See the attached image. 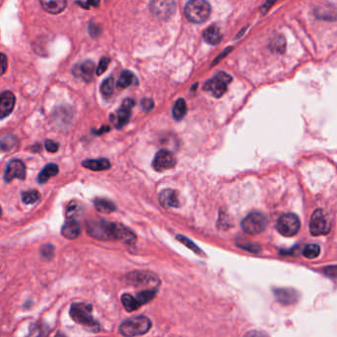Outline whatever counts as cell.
Here are the masks:
<instances>
[{"instance_id": "7bdbcfd3", "label": "cell", "mask_w": 337, "mask_h": 337, "mask_svg": "<svg viewBox=\"0 0 337 337\" xmlns=\"http://www.w3.org/2000/svg\"><path fill=\"white\" fill-rule=\"evenodd\" d=\"M230 51H231V48H230V49H229V50H228V51H225V52H224V53H223V54H221V56H217V58H216V61H215V62H214V65H216V62H217V61H221V60H222V58H223V57H224V56H225V54H229V52H230Z\"/></svg>"}, {"instance_id": "ee69618b", "label": "cell", "mask_w": 337, "mask_h": 337, "mask_svg": "<svg viewBox=\"0 0 337 337\" xmlns=\"http://www.w3.org/2000/svg\"><path fill=\"white\" fill-rule=\"evenodd\" d=\"M54 337H67L65 334H63V333H61V332H57L55 335H54Z\"/></svg>"}, {"instance_id": "6da1fadb", "label": "cell", "mask_w": 337, "mask_h": 337, "mask_svg": "<svg viewBox=\"0 0 337 337\" xmlns=\"http://www.w3.org/2000/svg\"><path fill=\"white\" fill-rule=\"evenodd\" d=\"M87 232L92 237L101 241H120L133 244L135 233L125 226L117 223H110L105 220H94L87 223Z\"/></svg>"}, {"instance_id": "8992f818", "label": "cell", "mask_w": 337, "mask_h": 337, "mask_svg": "<svg viewBox=\"0 0 337 337\" xmlns=\"http://www.w3.org/2000/svg\"><path fill=\"white\" fill-rule=\"evenodd\" d=\"M267 227V219L261 213L253 212L245 216L242 222V228L248 234H258Z\"/></svg>"}, {"instance_id": "277c9868", "label": "cell", "mask_w": 337, "mask_h": 337, "mask_svg": "<svg viewBox=\"0 0 337 337\" xmlns=\"http://www.w3.org/2000/svg\"><path fill=\"white\" fill-rule=\"evenodd\" d=\"M151 327V322L147 316H135L120 325V332L126 337H134L147 333Z\"/></svg>"}, {"instance_id": "e575fe53", "label": "cell", "mask_w": 337, "mask_h": 337, "mask_svg": "<svg viewBox=\"0 0 337 337\" xmlns=\"http://www.w3.org/2000/svg\"><path fill=\"white\" fill-rule=\"evenodd\" d=\"M54 247L51 244H46L41 249L42 255L46 257V258H50V257L53 256L54 255Z\"/></svg>"}, {"instance_id": "5bb4252c", "label": "cell", "mask_w": 337, "mask_h": 337, "mask_svg": "<svg viewBox=\"0 0 337 337\" xmlns=\"http://www.w3.org/2000/svg\"><path fill=\"white\" fill-rule=\"evenodd\" d=\"M16 98L11 91H3L0 93V120L9 116L15 106Z\"/></svg>"}, {"instance_id": "4fadbf2b", "label": "cell", "mask_w": 337, "mask_h": 337, "mask_svg": "<svg viewBox=\"0 0 337 337\" xmlns=\"http://www.w3.org/2000/svg\"><path fill=\"white\" fill-rule=\"evenodd\" d=\"M175 5L174 1H152L150 3V9L157 17L166 19L175 12Z\"/></svg>"}, {"instance_id": "d4e9b609", "label": "cell", "mask_w": 337, "mask_h": 337, "mask_svg": "<svg viewBox=\"0 0 337 337\" xmlns=\"http://www.w3.org/2000/svg\"><path fill=\"white\" fill-rule=\"evenodd\" d=\"M187 112V106H186V102L184 99H178L173 106V110H172V115L174 117V119L177 121L182 120Z\"/></svg>"}, {"instance_id": "8d00e7d4", "label": "cell", "mask_w": 337, "mask_h": 337, "mask_svg": "<svg viewBox=\"0 0 337 337\" xmlns=\"http://www.w3.org/2000/svg\"><path fill=\"white\" fill-rule=\"evenodd\" d=\"M45 147L48 151L50 152H56L60 148V145L57 143H55L52 140H47L45 143Z\"/></svg>"}, {"instance_id": "d6a6232c", "label": "cell", "mask_w": 337, "mask_h": 337, "mask_svg": "<svg viewBox=\"0 0 337 337\" xmlns=\"http://www.w3.org/2000/svg\"><path fill=\"white\" fill-rule=\"evenodd\" d=\"M110 57H107V56H104L100 60L99 64H98V67H97V69H96V74L97 75H101L102 73H104L106 71V69L108 68L109 64H110Z\"/></svg>"}, {"instance_id": "484cf974", "label": "cell", "mask_w": 337, "mask_h": 337, "mask_svg": "<svg viewBox=\"0 0 337 337\" xmlns=\"http://www.w3.org/2000/svg\"><path fill=\"white\" fill-rule=\"evenodd\" d=\"M121 300L124 308L128 311H134V310H137L141 307L135 297H133L130 294H124L122 296Z\"/></svg>"}, {"instance_id": "d590c367", "label": "cell", "mask_w": 337, "mask_h": 337, "mask_svg": "<svg viewBox=\"0 0 337 337\" xmlns=\"http://www.w3.org/2000/svg\"><path fill=\"white\" fill-rule=\"evenodd\" d=\"M8 68V61L6 55L2 53H0V76L5 73Z\"/></svg>"}, {"instance_id": "7402d4cb", "label": "cell", "mask_w": 337, "mask_h": 337, "mask_svg": "<svg viewBox=\"0 0 337 337\" xmlns=\"http://www.w3.org/2000/svg\"><path fill=\"white\" fill-rule=\"evenodd\" d=\"M58 166L54 163H50L48 165H46L43 170L41 171L40 174L38 175V182L40 184H44L46 183L49 179H51L52 177H54L55 175L58 174Z\"/></svg>"}, {"instance_id": "603a6c76", "label": "cell", "mask_w": 337, "mask_h": 337, "mask_svg": "<svg viewBox=\"0 0 337 337\" xmlns=\"http://www.w3.org/2000/svg\"><path fill=\"white\" fill-rule=\"evenodd\" d=\"M94 206L98 212L104 214H110L117 210V207L114 203L104 198H96L94 200Z\"/></svg>"}, {"instance_id": "7a4b0ae2", "label": "cell", "mask_w": 337, "mask_h": 337, "mask_svg": "<svg viewBox=\"0 0 337 337\" xmlns=\"http://www.w3.org/2000/svg\"><path fill=\"white\" fill-rule=\"evenodd\" d=\"M71 319L81 324L85 329L91 332H98L100 330V324L92 316V306L84 303L72 304L69 310Z\"/></svg>"}, {"instance_id": "f35d334b", "label": "cell", "mask_w": 337, "mask_h": 337, "mask_svg": "<svg viewBox=\"0 0 337 337\" xmlns=\"http://www.w3.org/2000/svg\"><path fill=\"white\" fill-rule=\"evenodd\" d=\"M89 33L91 34L92 37H97L101 33V29L98 25H95L93 23H91L89 25Z\"/></svg>"}, {"instance_id": "2e32d148", "label": "cell", "mask_w": 337, "mask_h": 337, "mask_svg": "<svg viewBox=\"0 0 337 337\" xmlns=\"http://www.w3.org/2000/svg\"><path fill=\"white\" fill-rule=\"evenodd\" d=\"M160 203L164 208H179L180 200L178 193L175 190L166 189L163 190L160 195Z\"/></svg>"}, {"instance_id": "8fae6325", "label": "cell", "mask_w": 337, "mask_h": 337, "mask_svg": "<svg viewBox=\"0 0 337 337\" xmlns=\"http://www.w3.org/2000/svg\"><path fill=\"white\" fill-rule=\"evenodd\" d=\"M15 178L20 180L26 178V166L20 160H12L7 164L4 172L5 182H11Z\"/></svg>"}, {"instance_id": "ac0fdd59", "label": "cell", "mask_w": 337, "mask_h": 337, "mask_svg": "<svg viewBox=\"0 0 337 337\" xmlns=\"http://www.w3.org/2000/svg\"><path fill=\"white\" fill-rule=\"evenodd\" d=\"M81 226L74 219H68L62 228V234L68 240H74L81 234Z\"/></svg>"}, {"instance_id": "b9f144b4", "label": "cell", "mask_w": 337, "mask_h": 337, "mask_svg": "<svg viewBox=\"0 0 337 337\" xmlns=\"http://www.w3.org/2000/svg\"><path fill=\"white\" fill-rule=\"evenodd\" d=\"M109 131H110V128H109L108 126H104L99 131H93V133H94L95 135H100L104 134V133H106V132H109Z\"/></svg>"}, {"instance_id": "cb8c5ba5", "label": "cell", "mask_w": 337, "mask_h": 337, "mask_svg": "<svg viewBox=\"0 0 337 337\" xmlns=\"http://www.w3.org/2000/svg\"><path fill=\"white\" fill-rule=\"evenodd\" d=\"M136 83V78L133 72L130 70H124L120 75V78L117 82V87L119 89H126L131 85Z\"/></svg>"}, {"instance_id": "f546056e", "label": "cell", "mask_w": 337, "mask_h": 337, "mask_svg": "<svg viewBox=\"0 0 337 337\" xmlns=\"http://www.w3.org/2000/svg\"><path fill=\"white\" fill-rule=\"evenodd\" d=\"M320 253H321V247L319 244H315V243L308 244L303 250L304 256L307 257L309 259L316 258L320 255Z\"/></svg>"}, {"instance_id": "f1b7e54d", "label": "cell", "mask_w": 337, "mask_h": 337, "mask_svg": "<svg viewBox=\"0 0 337 337\" xmlns=\"http://www.w3.org/2000/svg\"><path fill=\"white\" fill-rule=\"evenodd\" d=\"M40 193L37 190H29L22 192V201L27 205L34 204L40 200Z\"/></svg>"}, {"instance_id": "e0dca14e", "label": "cell", "mask_w": 337, "mask_h": 337, "mask_svg": "<svg viewBox=\"0 0 337 337\" xmlns=\"http://www.w3.org/2000/svg\"><path fill=\"white\" fill-rule=\"evenodd\" d=\"M127 280L130 283L135 285H144L150 282L155 283L157 281V278L149 272H133L127 276Z\"/></svg>"}, {"instance_id": "9c48e42d", "label": "cell", "mask_w": 337, "mask_h": 337, "mask_svg": "<svg viewBox=\"0 0 337 337\" xmlns=\"http://www.w3.org/2000/svg\"><path fill=\"white\" fill-rule=\"evenodd\" d=\"M135 106V101L131 98L125 99L122 103V106L117 110V112L111 115V122L117 129L123 128L128 122L130 121L132 115V109Z\"/></svg>"}, {"instance_id": "74e56055", "label": "cell", "mask_w": 337, "mask_h": 337, "mask_svg": "<svg viewBox=\"0 0 337 337\" xmlns=\"http://www.w3.org/2000/svg\"><path fill=\"white\" fill-rule=\"evenodd\" d=\"M243 337H269L266 333L259 330H250L246 332Z\"/></svg>"}, {"instance_id": "ab89813d", "label": "cell", "mask_w": 337, "mask_h": 337, "mask_svg": "<svg viewBox=\"0 0 337 337\" xmlns=\"http://www.w3.org/2000/svg\"><path fill=\"white\" fill-rule=\"evenodd\" d=\"M142 106L145 111H150L153 108V101L151 99H145L142 102Z\"/></svg>"}, {"instance_id": "83f0119b", "label": "cell", "mask_w": 337, "mask_h": 337, "mask_svg": "<svg viewBox=\"0 0 337 337\" xmlns=\"http://www.w3.org/2000/svg\"><path fill=\"white\" fill-rule=\"evenodd\" d=\"M114 83H115V81H114V78L112 76H110L107 80H105L102 82L101 87H100V91H101V93L104 97L109 98V97L112 96L113 92H114Z\"/></svg>"}, {"instance_id": "9a60e30c", "label": "cell", "mask_w": 337, "mask_h": 337, "mask_svg": "<svg viewBox=\"0 0 337 337\" xmlns=\"http://www.w3.org/2000/svg\"><path fill=\"white\" fill-rule=\"evenodd\" d=\"M276 299L283 305H293L299 300V293L291 288H276L273 289Z\"/></svg>"}, {"instance_id": "836d02e7", "label": "cell", "mask_w": 337, "mask_h": 337, "mask_svg": "<svg viewBox=\"0 0 337 337\" xmlns=\"http://www.w3.org/2000/svg\"><path fill=\"white\" fill-rule=\"evenodd\" d=\"M177 240L180 242V243H183L184 245L188 246L190 249H192L193 251H195L196 253H200V249L198 246H196L194 243H192L190 240H188L187 237L183 236V235H177Z\"/></svg>"}, {"instance_id": "4316f807", "label": "cell", "mask_w": 337, "mask_h": 337, "mask_svg": "<svg viewBox=\"0 0 337 337\" xmlns=\"http://www.w3.org/2000/svg\"><path fill=\"white\" fill-rule=\"evenodd\" d=\"M17 144V137L13 135H8L0 138V149L2 151H10Z\"/></svg>"}, {"instance_id": "60d3db41", "label": "cell", "mask_w": 337, "mask_h": 337, "mask_svg": "<svg viewBox=\"0 0 337 337\" xmlns=\"http://www.w3.org/2000/svg\"><path fill=\"white\" fill-rule=\"evenodd\" d=\"M76 4H78V5H81V7L82 8H84V9H89V7H90V5H93V6H99V2H94V1H87V2H80V1H77V2H75Z\"/></svg>"}, {"instance_id": "52a82bcc", "label": "cell", "mask_w": 337, "mask_h": 337, "mask_svg": "<svg viewBox=\"0 0 337 337\" xmlns=\"http://www.w3.org/2000/svg\"><path fill=\"white\" fill-rule=\"evenodd\" d=\"M301 227L300 220L295 214H285L277 222V229L284 236H294Z\"/></svg>"}, {"instance_id": "1f68e13d", "label": "cell", "mask_w": 337, "mask_h": 337, "mask_svg": "<svg viewBox=\"0 0 337 337\" xmlns=\"http://www.w3.org/2000/svg\"><path fill=\"white\" fill-rule=\"evenodd\" d=\"M81 211V204L76 201L69 203L67 209V216L68 219H73V216L78 215Z\"/></svg>"}, {"instance_id": "ffe728a7", "label": "cell", "mask_w": 337, "mask_h": 337, "mask_svg": "<svg viewBox=\"0 0 337 337\" xmlns=\"http://www.w3.org/2000/svg\"><path fill=\"white\" fill-rule=\"evenodd\" d=\"M41 5L44 10L48 13L58 14L64 11L68 5L66 0H57V1H41Z\"/></svg>"}, {"instance_id": "f6af8a7d", "label": "cell", "mask_w": 337, "mask_h": 337, "mask_svg": "<svg viewBox=\"0 0 337 337\" xmlns=\"http://www.w3.org/2000/svg\"><path fill=\"white\" fill-rule=\"evenodd\" d=\"M1 215H2V210H1V208H0V216H1Z\"/></svg>"}, {"instance_id": "3957f363", "label": "cell", "mask_w": 337, "mask_h": 337, "mask_svg": "<svg viewBox=\"0 0 337 337\" xmlns=\"http://www.w3.org/2000/svg\"><path fill=\"white\" fill-rule=\"evenodd\" d=\"M212 8L211 5L204 0L189 1L185 6V16L190 22L195 24L204 23L209 19Z\"/></svg>"}, {"instance_id": "44dd1931", "label": "cell", "mask_w": 337, "mask_h": 337, "mask_svg": "<svg viewBox=\"0 0 337 337\" xmlns=\"http://www.w3.org/2000/svg\"><path fill=\"white\" fill-rule=\"evenodd\" d=\"M203 39L210 45H217L222 40V33L216 25L207 28L203 33Z\"/></svg>"}, {"instance_id": "7c38bea8", "label": "cell", "mask_w": 337, "mask_h": 337, "mask_svg": "<svg viewBox=\"0 0 337 337\" xmlns=\"http://www.w3.org/2000/svg\"><path fill=\"white\" fill-rule=\"evenodd\" d=\"M72 73L74 76L81 78L85 82H90L94 77V63L92 61H84L82 63L76 64L72 68Z\"/></svg>"}, {"instance_id": "5b68a950", "label": "cell", "mask_w": 337, "mask_h": 337, "mask_svg": "<svg viewBox=\"0 0 337 337\" xmlns=\"http://www.w3.org/2000/svg\"><path fill=\"white\" fill-rule=\"evenodd\" d=\"M231 81L232 77L229 74L224 71H220L212 80L206 82L204 89L210 92L214 97L219 98L226 93L228 89V85Z\"/></svg>"}, {"instance_id": "30bf717a", "label": "cell", "mask_w": 337, "mask_h": 337, "mask_svg": "<svg viewBox=\"0 0 337 337\" xmlns=\"http://www.w3.org/2000/svg\"><path fill=\"white\" fill-rule=\"evenodd\" d=\"M176 165V158L174 154L166 149L160 150L153 158L152 167L154 170L162 172L173 168Z\"/></svg>"}, {"instance_id": "d6986e66", "label": "cell", "mask_w": 337, "mask_h": 337, "mask_svg": "<svg viewBox=\"0 0 337 337\" xmlns=\"http://www.w3.org/2000/svg\"><path fill=\"white\" fill-rule=\"evenodd\" d=\"M82 166L93 171H103V170H107L111 167V163L106 158L86 160L82 162Z\"/></svg>"}, {"instance_id": "ba28073f", "label": "cell", "mask_w": 337, "mask_h": 337, "mask_svg": "<svg viewBox=\"0 0 337 337\" xmlns=\"http://www.w3.org/2000/svg\"><path fill=\"white\" fill-rule=\"evenodd\" d=\"M310 233L312 235L326 234L330 231V223L324 215V211L318 209L311 215L310 221Z\"/></svg>"}, {"instance_id": "4dcf8cb0", "label": "cell", "mask_w": 337, "mask_h": 337, "mask_svg": "<svg viewBox=\"0 0 337 337\" xmlns=\"http://www.w3.org/2000/svg\"><path fill=\"white\" fill-rule=\"evenodd\" d=\"M155 294H156V290H154V289L147 290V291H144V292L138 293L135 299L138 302L140 306H143V305H145V304L150 302L154 298Z\"/></svg>"}]
</instances>
